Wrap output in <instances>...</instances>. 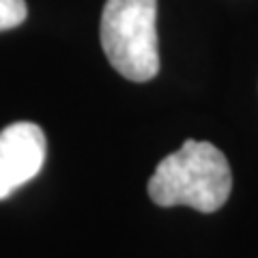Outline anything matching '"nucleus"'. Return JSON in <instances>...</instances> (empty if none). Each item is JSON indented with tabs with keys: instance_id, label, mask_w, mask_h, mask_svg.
<instances>
[{
	"instance_id": "nucleus-1",
	"label": "nucleus",
	"mask_w": 258,
	"mask_h": 258,
	"mask_svg": "<svg viewBox=\"0 0 258 258\" xmlns=\"http://www.w3.org/2000/svg\"><path fill=\"white\" fill-rule=\"evenodd\" d=\"M232 189V172L224 153L211 142L185 140L183 147L159 161L149 196L159 207H191L215 213L226 205Z\"/></svg>"
},
{
	"instance_id": "nucleus-2",
	"label": "nucleus",
	"mask_w": 258,
	"mask_h": 258,
	"mask_svg": "<svg viewBox=\"0 0 258 258\" xmlns=\"http://www.w3.org/2000/svg\"><path fill=\"white\" fill-rule=\"evenodd\" d=\"M99 37L110 64L123 78L147 82L157 76V0H106Z\"/></svg>"
},
{
	"instance_id": "nucleus-3",
	"label": "nucleus",
	"mask_w": 258,
	"mask_h": 258,
	"mask_svg": "<svg viewBox=\"0 0 258 258\" xmlns=\"http://www.w3.org/2000/svg\"><path fill=\"white\" fill-rule=\"evenodd\" d=\"M45 161V136L28 120L11 123L0 132V200L30 181Z\"/></svg>"
},
{
	"instance_id": "nucleus-4",
	"label": "nucleus",
	"mask_w": 258,
	"mask_h": 258,
	"mask_svg": "<svg viewBox=\"0 0 258 258\" xmlns=\"http://www.w3.org/2000/svg\"><path fill=\"white\" fill-rule=\"evenodd\" d=\"M26 3L24 0H0V30L15 28L26 20Z\"/></svg>"
}]
</instances>
